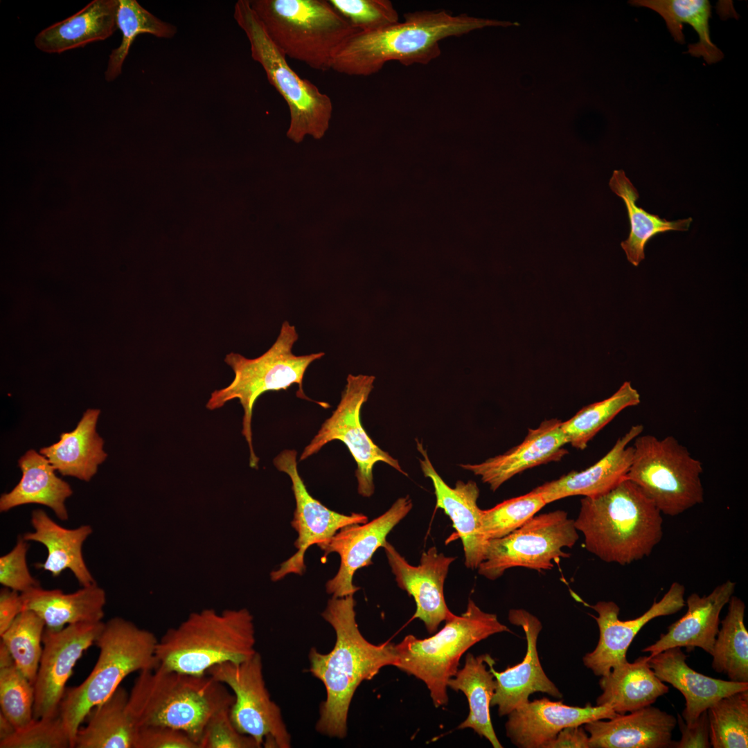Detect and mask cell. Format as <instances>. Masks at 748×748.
Segmentation results:
<instances>
[{"mask_svg": "<svg viewBox=\"0 0 748 748\" xmlns=\"http://www.w3.org/2000/svg\"><path fill=\"white\" fill-rule=\"evenodd\" d=\"M398 586L416 602L413 616L421 620L429 633L454 614L449 609L444 596V583L455 557L438 553L435 546L422 553L417 566L410 564L389 542L383 546Z\"/></svg>", "mask_w": 748, "mask_h": 748, "instance_id": "19", "label": "cell"}, {"mask_svg": "<svg viewBox=\"0 0 748 748\" xmlns=\"http://www.w3.org/2000/svg\"><path fill=\"white\" fill-rule=\"evenodd\" d=\"M640 402V393L630 382H625L609 398L588 404L569 420L562 421L561 427L567 444L578 449H585L597 433L620 412Z\"/></svg>", "mask_w": 748, "mask_h": 748, "instance_id": "39", "label": "cell"}, {"mask_svg": "<svg viewBox=\"0 0 748 748\" xmlns=\"http://www.w3.org/2000/svg\"><path fill=\"white\" fill-rule=\"evenodd\" d=\"M253 617L245 609L194 613L158 639L159 665L178 672L203 675L212 667L240 662L257 651Z\"/></svg>", "mask_w": 748, "mask_h": 748, "instance_id": "6", "label": "cell"}, {"mask_svg": "<svg viewBox=\"0 0 748 748\" xmlns=\"http://www.w3.org/2000/svg\"><path fill=\"white\" fill-rule=\"evenodd\" d=\"M488 654L475 657L468 653L461 669L447 682V687L461 691L469 704V715L458 729L470 728L486 738L495 748L503 747L492 724L490 707L497 682L492 673L486 668Z\"/></svg>", "mask_w": 748, "mask_h": 748, "instance_id": "35", "label": "cell"}, {"mask_svg": "<svg viewBox=\"0 0 748 748\" xmlns=\"http://www.w3.org/2000/svg\"><path fill=\"white\" fill-rule=\"evenodd\" d=\"M412 506L408 495L400 497L371 522L344 526L328 541L317 545L324 551L325 558L331 553L340 556L337 574L326 582L328 594L335 598L354 595L359 589L353 582L355 572L372 564L375 552L383 547L389 533L407 516Z\"/></svg>", "mask_w": 748, "mask_h": 748, "instance_id": "17", "label": "cell"}, {"mask_svg": "<svg viewBox=\"0 0 748 748\" xmlns=\"http://www.w3.org/2000/svg\"><path fill=\"white\" fill-rule=\"evenodd\" d=\"M707 713L712 747H748V690L720 699Z\"/></svg>", "mask_w": 748, "mask_h": 748, "instance_id": "41", "label": "cell"}, {"mask_svg": "<svg viewBox=\"0 0 748 748\" xmlns=\"http://www.w3.org/2000/svg\"><path fill=\"white\" fill-rule=\"evenodd\" d=\"M728 611L720 621L711 655L712 668L725 674L729 680L748 683V632L745 625V605L732 596Z\"/></svg>", "mask_w": 748, "mask_h": 748, "instance_id": "38", "label": "cell"}, {"mask_svg": "<svg viewBox=\"0 0 748 748\" xmlns=\"http://www.w3.org/2000/svg\"><path fill=\"white\" fill-rule=\"evenodd\" d=\"M609 186L621 197L626 206L630 224L627 240L621 243L627 260L638 266L645 258V247L648 242L659 233L670 231H688L692 218L668 221L658 215L648 213L636 205L639 197L638 190L627 177L623 170H614Z\"/></svg>", "mask_w": 748, "mask_h": 748, "instance_id": "37", "label": "cell"}, {"mask_svg": "<svg viewBox=\"0 0 748 748\" xmlns=\"http://www.w3.org/2000/svg\"><path fill=\"white\" fill-rule=\"evenodd\" d=\"M16 731L12 723L0 712V740L10 736Z\"/></svg>", "mask_w": 748, "mask_h": 748, "instance_id": "53", "label": "cell"}, {"mask_svg": "<svg viewBox=\"0 0 748 748\" xmlns=\"http://www.w3.org/2000/svg\"><path fill=\"white\" fill-rule=\"evenodd\" d=\"M22 611L24 607L21 593L7 587L2 589L0 591V635Z\"/></svg>", "mask_w": 748, "mask_h": 748, "instance_id": "51", "label": "cell"}, {"mask_svg": "<svg viewBox=\"0 0 748 748\" xmlns=\"http://www.w3.org/2000/svg\"><path fill=\"white\" fill-rule=\"evenodd\" d=\"M375 379L372 375H348L336 409L323 422L299 458L300 461L305 460L332 440L343 442L357 463V490L364 497H370L374 492L373 470L377 463H385L402 474L408 475L397 459L372 440L362 425L361 409L373 390Z\"/></svg>", "mask_w": 748, "mask_h": 748, "instance_id": "14", "label": "cell"}, {"mask_svg": "<svg viewBox=\"0 0 748 748\" xmlns=\"http://www.w3.org/2000/svg\"><path fill=\"white\" fill-rule=\"evenodd\" d=\"M562 420L552 418L529 429L524 440L502 454L477 464H461L463 469L480 477L491 490L526 470L561 460L568 451L567 441L561 427Z\"/></svg>", "mask_w": 748, "mask_h": 748, "instance_id": "23", "label": "cell"}, {"mask_svg": "<svg viewBox=\"0 0 748 748\" xmlns=\"http://www.w3.org/2000/svg\"><path fill=\"white\" fill-rule=\"evenodd\" d=\"M511 631L495 614L485 612L469 599L460 616L445 621V626L427 639L407 635L395 645V667L422 681L436 707L448 702L447 682L458 670L462 655L477 643Z\"/></svg>", "mask_w": 748, "mask_h": 748, "instance_id": "8", "label": "cell"}, {"mask_svg": "<svg viewBox=\"0 0 748 748\" xmlns=\"http://www.w3.org/2000/svg\"><path fill=\"white\" fill-rule=\"evenodd\" d=\"M1 748H72V743L60 713L33 719L28 725L0 740Z\"/></svg>", "mask_w": 748, "mask_h": 748, "instance_id": "45", "label": "cell"}, {"mask_svg": "<svg viewBox=\"0 0 748 748\" xmlns=\"http://www.w3.org/2000/svg\"><path fill=\"white\" fill-rule=\"evenodd\" d=\"M546 505L542 496L533 490L505 500L492 508L483 510L481 533L487 541L503 537L522 526Z\"/></svg>", "mask_w": 748, "mask_h": 748, "instance_id": "44", "label": "cell"}, {"mask_svg": "<svg viewBox=\"0 0 748 748\" xmlns=\"http://www.w3.org/2000/svg\"><path fill=\"white\" fill-rule=\"evenodd\" d=\"M231 709V708H230ZM230 709L214 714L206 724L199 748H258L251 737L242 733L234 725Z\"/></svg>", "mask_w": 748, "mask_h": 748, "instance_id": "47", "label": "cell"}, {"mask_svg": "<svg viewBox=\"0 0 748 748\" xmlns=\"http://www.w3.org/2000/svg\"><path fill=\"white\" fill-rule=\"evenodd\" d=\"M330 5L359 32L384 28L400 21L389 0H328Z\"/></svg>", "mask_w": 748, "mask_h": 748, "instance_id": "46", "label": "cell"}, {"mask_svg": "<svg viewBox=\"0 0 748 748\" xmlns=\"http://www.w3.org/2000/svg\"><path fill=\"white\" fill-rule=\"evenodd\" d=\"M687 657L679 647L648 657L655 675L677 688L685 698L682 718L687 725L693 724L703 711L720 699L748 690V683L713 678L694 670L686 664Z\"/></svg>", "mask_w": 748, "mask_h": 748, "instance_id": "27", "label": "cell"}, {"mask_svg": "<svg viewBox=\"0 0 748 748\" xmlns=\"http://www.w3.org/2000/svg\"><path fill=\"white\" fill-rule=\"evenodd\" d=\"M736 585L727 580L708 595L691 594L686 600V613L642 652H650L648 657H652L670 648H685L688 652L700 648L711 654L720 628V612L733 595Z\"/></svg>", "mask_w": 748, "mask_h": 748, "instance_id": "25", "label": "cell"}, {"mask_svg": "<svg viewBox=\"0 0 748 748\" xmlns=\"http://www.w3.org/2000/svg\"><path fill=\"white\" fill-rule=\"evenodd\" d=\"M637 424L620 437L611 449L594 465L582 471H571L532 490L540 493L546 504L565 497H594L613 489L626 479L634 454L629 444L643 431Z\"/></svg>", "mask_w": 748, "mask_h": 748, "instance_id": "24", "label": "cell"}, {"mask_svg": "<svg viewBox=\"0 0 748 748\" xmlns=\"http://www.w3.org/2000/svg\"><path fill=\"white\" fill-rule=\"evenodd\" d=\"M355 607L353 595L332 597L321 615L335 632V645L326 654L315 648L309 652L310 671L322 682L326 691L316 729L340 739L347 734L349 709L357 687L382 668L394 666L396 661L394 644L387 641L376 645L363 636Z\"/></svg>", "mask_w": 748, "mask_h": 748, "instance_id": "1", "label": "cell"}, {"mask_svg": "<svg viewBox=\"0 0 748 748\" xmlns=\"http://www.w3.org/2000/svg\"><path fill=\"white\" fill-rule=\"evenodd\" d=\"M24 610H32L46 627L61 630L68 625L102 621L106 594L97 583L65 594L60 589L41 587L21 593Z\"/></svg>", "mask_w": 748, "mask_h": 748, "instance_id": "30", "label": "cell"}, {"mask_svg": "<svg viewBox=\"0 0 748 748\" xmlns=\"http://www.w3.org/2000/svg\"><path fill=\"white\" fill-rule=\"evenodd\" d=\"M590 748L589 736L581 726L567 727L561 730L546 748Z\"/></svg>", "mask_w": 748, "mask_h": 748, "instance_id": "52", "label": "cell"}, {"mask_svg": "<svg viewBox=\"0 0 748 748\" xmlns=\"http://www.w3.org/2000/svg\"><path fill=\"white\" fill-rule=\"evenodd\" d=\"M685 587L677 582L671 584L663 598L654 600L640 616L627 621L618 618L620 608L614 601H598L589 605L598 616L591 615L599 629L595 649L582 658L584 665L596 676L607 675L611 670L626 662V653L636 635L651 620L677 613L686 606Z\"/></svg>", "mask_w": 748, "mask_h": 748, "instance_id": "18", "label": "cell"}, {"mask_svg": "<svg viewBox=\"0 0 748 748\" xmlns=\"http://www.w3.org/2000/svg\"><path fill=\"white\" fill-rule=\"evenodd\" d=\"M22 477L18 484L0 497V511L24 504H37L49 507L61 520L69 518L66 499L73 490L70 485L56 476L48 460L34 449L27 451L19 459Z\"/></svg>", "mask_w": 748, "mask_h": 748, "instance_id": "32", "label": "cell"}, {"mask_svg": "<svg viewBox=\"0 0 748 748\" xmlns=\"http://www.w3.org/2000/svg\"><path fill=\"white\" fill-rule=\"evenodd\" d=\"M416 441L418 451L422 456L419 458L420 468L434 486L436 508L443 509L452 520L463 543L465 566L477 569L484 560L488 544L481 533L483 510L477 504L479 488L471 480L458 481L454 488L449 486L435 470L422 444Z\"/></svg>", "mask_w": 748, "mask_h": 748, "instance_id": "22", "label": "cell"}, {"mask_svg": "<svg viewBox=\"0 0 748 748\" xmlns=\"http://www.w3.org/2000/svg\"><path fill=\"white\" fill-rule=\"evenodd\" d=\"M129 693L119 686L88 713L74 748H134L137 727L127 710Z\"/></svg>", "mask_w": 748, "mask_h": 748, "instance_id": "34", "label": "cell"}, {"mask_svg": "<svg viewBox=\"0 0 748 748\" xmlns=\"http://www.w3.org/2000/svg\"><path fill=\"white\" fill-rule=\"evenodd\" d=\"M118 0H93L71 17L41 30L34 43L40 51L61 53L109 37L118 28Z\"/></svg>", "mask_w": 748, "mask_h": 748, "instance_id": "29", "label": "cell"}, {"mask_svg": "<svg viewBox=\"0 0 748 748\" xmlns=\"http://www.w3.org/2000/svg\"><path fill=\"white\" fill-rule=\"evenodd\" d=\"M28 544L19 536L15 547L0 558V583L5 587L24 593L40 587L30 574L26 561Z\"/></svg>", "mask_w": 748, "mask_h": 748, "instance_id": "48", "label": "cell"}, {"mask_svg": "<svg viewBox=\"0 0 748 748\" xmlns=\"http://www.w3.org/2000/svg\"><path fill=\"white\" fill-rule=\"evenodd\" d=\"M616 713L607 705L585 706L564 704L546 697L528 701L510 712L505 724L507 737L520 748H546L558 733L567 727L582 726L597 720H607Z\"/></svg>", "mask_w": 748, "mask_h": 748, "instance_id": "21", "label": "cell"}, {"mask_svg": "<svg viewBox=\"0 0 748 748\" xmlns=\"http://www.w3.org/2000/svg\"><path fill=\"white\" fill-rule=\"evenodd\" d=\"M105 623H78L55 630L45 627L42 653L33 684V718L60 713L66 684L77 661L100 634Z\"/></svg>", "mask_w": 748, "mask_h": 748, "instance_id": "15", "label": "cell"}, {"mask_svg": "<svg viewBox=\"0 0 748 748\" xmlns=\"http://www.w3.org/2000/svg\"><path fill=\"white\" fill-rule=\"evenodd\" d=\"M298 339L295 327L285 321L275 342L258 357L249 359L234 353L226 355L224 362L232 368L234 378L227 386L213 391L206 403L208 409L215 410L230 400H239L244 411L242 434L249 446V465L253 468L258 467L259 461L253 447L251 430L257 399L267 391L287 390L296 384L299 387L297 396L313 401L305 395L303 380L308 366L325 353L296 355L292 348Z\"/></svg>", "mask_w": 748, "mask_h": 748, "instance_id": "9", "label": "cell"}, {"mask_svg": "<svg viewBox=\"0 0 748 748\" xmlns=\"http://www.w3.org/2000/svg\"><path fill=\"white\" fill-rule=\"evenodd\" d=\"M630 3L646 7L659 14L675 41L685 42L682 24H688L699 36V42L688 45V52L694 57H702L707 64H714L724 57V54L711 40L709 19L711 6L707 0H633Z\"/></svg>", "mask_w": 748, "mask_h": 748, "instance_id": "36", "label": "cell"}, {"mask_svg": "<svg viewBox=\"0 0 748 748\" xmlns=\"http://www.w3.org/2000/svg\"><path fill=\"white\" fill-rule=\"evenodd\" d=\"M30 522L34 531L25 533L23 538L41 543L48 553L45 561L37 564V567L50 572L54 578L69 569L82 587L96 583L82 555L83 543L93 532L91 526L64 528L41 509L32 512Z\"/></svg>", "mask_w": 748, "mask_h": 748, "instance_id": "28", "label": "cell"}, {"mask_svg": "<svg viewBox=\"0 0 748 748\" xmlns=\"http://www.w3.org/2000/svg\"><path fill=\"white\" fill-rule=\"evenodd\" d=\"M100 413L87 409L73 431L61 434L58 442L39 450L62 476L89 481L107 458L104 440L96 431Z\"/></svg>", "mask_w": 748, "mask_h": 748, "instance_id": "31", "label": "cell"}, {"mask_svg": "<svg viewBox=\"0 0 748 748\" xmlns=\"http://www.w3.org/2000/svg\"><path fill=\"white\" fill-rule=\"evenodd\" d=\"M661 513L634 483L580 501L576 530L586 549L607 563L629 564L650 555L663 536Z\"/></svg>", "mask_w": 748, "mask_h": 748, "instance_id": "3", "label": "cell"}, {"mask_svg": "<svg viewBox=\"0 0 748 748\" xmlns=\"http://www.w3.org/2000/svg\"><path fill=\"white\" fill-rule=\"evenodd\" d=\"M157 643L152 632L122 618L105 623L95 642L100 652L93 670L78 686L66 688L60 705L72 748L78 730L94 706L106 700L130 674L159 665Z\"/></svg>", "mask_w": 748, "mask_h": 748, "instance_id": "5", "label": "cell"}, {"mask_svg": "<svg viewBox=\"0 0 748 748\" xmlns=\"http://www.w3.org/2000/svg\"><path fill=\"white\" fill-rule=\"evenodd\" d=\"M233 17L249 40L252 59L262 66L269 82L287 103L290 116L287 138L296 143L302 142L307 135L321 139L332 118L330 98L290 67L286 56L269 37L249 0L235 3Z\"/></svg>", "mask_w": 748, "mask_h": 748, "instance_id": "10", "label": "cell"}, {"mask_svg": "<svg viewBox=\"0 0 748 748\" xmlns=\"http://www.w3.org/2000/svg\"><path fill=\"white\" fill-rule=\"evenodd\" d=\"M225 684L234 695L230 715L235 727L259 747L290 748L291 737L279 706L271 699L257 651L240 662H226L206 673Z\"/></svg>", "mask_w": 748, "mask_h": 748, "instance_id": "13", "label": "cell"}, {"mask_svg": "<svg viewBox=\"0 0 748 748\" xmlns=\"http://www.w3.org/2000/svg\"><path fill=\"white\" fill-rule=\"evenodd\" d=\"M677 718L651 705L584 724L590 748H670Z\"/></svg>", "mask_w": 748, "mask_h": 748, "instance_id": "26", "label": "cell"}, {"mask_svg": "<svg viewBox=\"0 0 748 748\" xmlns=\"http://www.w3.org/2000/svg\"><path fill=\"white\" fill-rule=\"evenodd\" d=\"M117 26L122 33L119 46L112 51L105 72V80H115L122 71L123 64L135 38L149 33L159 38L170 39L177 33V27L162 21L142 7L136 0H118Z\"/></svg>", "mask_w": 748, "mask_h": 748, "instance_id": "40", "label": "cell"}, {"mask_svg": "<svg viewBox=\"0 0 748 748\" xmlns=\"http://www.w3.org/2000/svg\"><path fill=\"white\" fill-rule=\"evenodd\" d=\"M46 625L33 611H22L1 634L15 664L33 684L42 653V636Z\"/></svg>", "mask_w": 748, "mask_h": 748, "instance_id": "42", "label": "cell"}, {"mask_svg": "<svg viewBox=\"0 0 748 748\" xmlns=\"http://www.w3.org/2000/svg\"><path fill=\"white\" fill-rule=\"evenodd\" d=\"M508 620L513 625L522 627L527 645L523 660L501 672L495 670V660L490 654L488 657L486 663L497 682L490 705L498 707L499 716L508 715L528 702L529 696L535 692L544 693L555 698L562 697L540 664L537 650V638L542 629L540 621L523 609L510 610Z\"/></svg>", "mask_w": 748, "mask_h": 748, "instance_id": "20", "label": "cell"}, {"mask_svg": "<svg viewBox=\"0 0 748 748\" xmlns=\"http://www.w3.org/2000/svg\"><path fill=\"white\" fill-rule=\"evenodd\" d=\"M599 686L603 693L596 705L610 706L618 714H625L652 705L669 691V687L654 674L648 657L627 661L601 676Z\"/></svg>", "mask_w": 748, "mask_h": 748, "instance_id": "33", "label": "cell"}, {"mask_svg": "<svg viewBox=\"0 0 748 748\" xmlns=\"http://www.w3.org/2000/svg\"><path fill=\"white\" fill-rule=\"evenodd\" d=\"M578 538L574 520L566 511L535 515L510 534L488 541L478 573L494 580L513 567L550 570L553 562L570 557L563 548H572Z\"/></svg>", "mask_w": 748, "mask_h": 748, "instance_id": "12", "label": "cell"}, {"mask_svg": "<svg viewBox=\"0 0 748 748\" xmlns=\"http://www.w3.org/2000/svg\"><path fill=\"white\" fill-rule=\"evenodd\" d=\"M134 748H199L186 732L168 726L137 727Z\"/></svg>", "mask_w": 748, "mask_h": 748, "instance_id": "49", "label": "cell"}, {"mask_svg": "<svg viewBox=\"0 0 748 748\" xmlns=\"http://www.w3.org/2000/svg\"><path fill=\"white\" fill-rule=\"evenodd\" d=\"M269 37L286 56L326 71L354 28L328 0H249Z\"/></svg>", "mask_w": 748, "mask_h": 748, "instance_id": "7", "label": "cell"}, {"mask_svg": "<svg viewBox=\"0 0 748 748\" xmlns=\"http://www.w3.org/2000/svg\"><path fill=\"white\" fill-rule=\"evenodd\" d=\"M296 457L295 449H287L273 461L274 466L291 479L296 501L292 525L298 533L294 543L297 551L283 562L278 570L271 573V579L275 581L290 573L303 574L305 570V554L312 545L326 542L344 526L368 522V517L364 514H341L328 508L314 498L299 473Z\"/></svg>", "mask_w": 748, "mask_h": 748, "instance_id": "16", "label": "cell"}, {"mask_svg": "<svg viewBox=\"0 0 748 748\" xmlns=\"http://www.w3.org/2000/svg\"><path fill=\"white\" fill-rule=\"evenodd\" d=\"M33 684L15 664L4 644L0 643L1 712L16 729L28 725L33 718Z\"/></svg>", "mask_w": 748, "mask_h": 748, "instance_id": "43", "label": "cell"}, {"mask_svg": "<svg viewBox=\"0 0 748 748\" xmlns=\"http://www.w3.org/2000/svg\"><path fill=\"white\" fill-rule=\"evenodd\" d=\"M234 695L209 675H190L158 665L139 672L127 710L136 727L163 725L186 732L199 745L206 724L230 709Z\"/></svg>", "mask_w": 748, "mask_h": 748, "instance_id": "4", "label": "cell"}, {"mask_svg": "<svg viewBox=\"0 0 748 748\" xmlns=\"http://www.w3.org/2000/svg\"><path fill=\"white\" fill-rule=\"evenodd\" d=\"M508 21L454 15L445 10L407 12L404 21L371 32H357L336 53L331 69L353 76H368L391 61L404 66L427 64L441 53L440 42L488 26H508Z\"/></svg>", "mask_w": 748, "mask_h": 748, "instance_id": "2", "label": "cell"}, {"mask_svg": "<svg viewBox=\"0 0 748 748\" xmlns=\"http://www.w3.org/2000/svg\"><path fill=\"white\" fill-rule=\"evenodd\" d=\"M632 445L626 479L634 483L660 512L671 517L704 501L702 463L674 436L642 434Z\"/></svg>", "mask_w": 748, "mask_h": 748, "instance_id": "11", "label": "cell"}, {"mask_svg": "<svg viewBox=\"0 0 748 748\" xmlns=\"http://www.w3.org/2000/svg\"><path fill=\"white\" fill-rule=\"evenodd\" d=\"M677 724L682 733L681 740L673 741V748H709V722L707 710L703 711L696 721L687 725L682 717L677 714Z\"/></svg>", "mask_w": 748, "mask_h": 748, "instance_id": "50", "label": "cell"}]
</instances>
